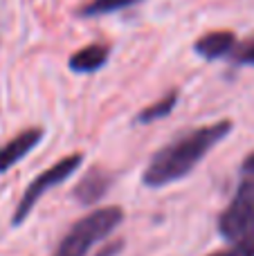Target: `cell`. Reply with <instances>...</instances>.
Instances as JSON below:
<instances>
[{
  "label": "cell",
  "mask_w": 254,
  "mask_h": 256,
  "mask_svg": "<svg viewBox=\"0 0 254 256\" xmlns=\"http://www.w3.org/2000/svg\"><path fill=\"white\" fill-rule=\"evenodd\" d=\"M43 140V128H27L0 146V173H7L16 162H20L38 142Z\"/></svg>",
  "instance_id": "obj_5"
},
{
  "label": "cell",
  "mask_w": 254,
  "mask_h": 256,
  "mask_svg": "<svg viewBox=\"0 0 254 256\" xmlns=\"http://www.w3.org/2000/svg\"><path fill=\"white\" fill-rule=\"evenodd\" d=\"M176 104H178V92L171 90L169 94H164L162 99H158L156 104H151V106H146L144 110H140V115L135 117V122H138V124H151V122H158V120H162V117L169 115V112L176 108Z\"/></svg>",
  "instance_id": "obj_9"
},
{
  "label": "cell",
  "mask_w": 254,
  "mask_h": 256,
  "mask_svg": "<svg viewBox=\"0 0 254 256\" xmlns=\"http://www.w3.org/2000/svg\"><path fill=\"white\" fill-rule=\"evenodd\" d=\"M234 45H236V36L232 32H210L202 38H198L194 43V50L196 54H200L202 58H210V61H216L220 56H228L232 54Z\"/></svg>",
  "instance_id": "obj_6"
},
{
  "label": "cell",
  "mask_w": 254,
  "mask_h": 256,
  "mask_svg": "<svg viewBox=\"0 0 254 256\" xmlns=\"http://www.w3.org/2000/svg\"><path fill=\"white\" fill-rule=\"evenodd\" d=\"M218 232L230 243H238L254 236V198L236 191L234 200L218 216Z\"/></svg>",
  "instance_id": "obj_4"
},
{
  "label": "cell",
  "mask_w": 254,
  "mask_h": 256,
  "mask_svg": "<svg viewBox=\"0 0 254 256\" xmlns=\"http://www.w3.org/2000/svg\"><path fill=\"white\" fill-rule=\"evenodd\" d=\"M108 54H110V50L106 48V45H86V48H81L79 52H74L70 56V70L72 72H81V74H86V72H94L99 70V68L106 66L108 61Z\"/></svg>",
  "instance_id": "obj_8"
},
{
  "label": "cell",
  "mask_w": 254,
  "mask_h": 256,
  "mask_svg": "<svg viewBox=\"0 0 254 256\" xmlns=\"http://www.w3.org/2000/svg\"><path fill=\"white\" fill-rule=\"evenodd\" d=\"M81 162H84V155L81 153L66 155V158L58 160L56 164L45 168L38 178H34V180L30 182V186L25 189V194L20 196V200H18V207L12 216V225H20V222L32 214V209L38 204V200L43 198L50 189H54V186L61 184V182H66L68 178L81 166Z\"/></svg>",
  "instance_id": "obj_3"
},
{
  "label": "cell",
  "mask_w": 254,
  "mask_h": 256,
  "mask_svg": "<svg viewBox=\"0 0 254 256\" xmlns=\"http://www.w3.org/2000/svg\"><path fill=\"white\" fill-rule=\"evenodd\" d=\"M124 250V240H112V243H108L104 250H99L97 256H117Z\"/></svg>",
  "instance_id": "obj_13"
},
{
  "label": "cell",
  "mask_w": 254,
  "mask_h": 256,
  "mask_svg": "<svg viewBox=\"0 0 254 256\" xmlns=\"http://www.w3.org/2000/svg\"><path fill=\"white\" fill-rule=\"evenodd\" d=\"M232 132V122L223 120L210 126H200L184 135L176 137L171 144L162 146L142 173V184L151 189H160L194 171L198 162L218 144L220 140Z\"/></svg>",
  "instance_id": "obj_1"
},
{
  "label": "cell",
  "mask_w": 254,
  "mask_h": 256,
  "mask_svg": "<svg viewBox=\"0 0 254 256\" xmlns=\"http://www.w3.org/2000/svg\"><path fill=\"white\" fill-rule=\"evenodd\" d=\"M210 256H254V236L246 240H238V243H232L228 250H220V252H214Z\"/></svg>",
  "instance_id": "obj_12"
},
{
  "label": "cell",
  "mask_w": 254,
  "mask_h": 256,
  "mask_svg": "<svg viewBox=\"0 0 254 256\" xmlns=\"http://www.w3.org/2000/svg\"><path fill=\"white\" fill-rule=\"evenodd\" d=\"M232 61L238 66H254V36L243 40L241 45H234L232 50Z\"/></svg>",
  "instance_id": "obj_11"
},
{
  "label": "cell",
  "mask_w": 254,
  "mask_h": 256,
  "mask_svg": "<svg viewBox=\"0 0 254 256\" xmlns=\"http://www.w3.org/2000/svg\"><path fill=\"white\" fill-rule=\"evenodd\" d=\"M108 186H110V176L102 168H92L84 176V180L76 184L74 198L81 204H94L97 200H102L106 196Z\"/></svg>",
  "instance_id": "obj_7"
},
{
  "label": "cell",
  "mask_w": 254,
  "mask_h": 256,
  "mask_svg": "<svg viewBox=\"0 0 254 256\" xmlns=\"http://www.w3.org/2000/svg\"><path fill=\"white\" fill-rule=\"evenodd\" d=\"M138 2H142V0H92L90 4H86L81 9V16H102V14L120 12V9L138 4Z\"/></svg>",
  "instance_id": "obj_10"
},
{
  "label": "cell",
  "mask_w": 254,
  "mask_h": 256,
  "mask_svg": "<svg viewBox=\"0 0 254 256\" xmlns=\"http://www.w3.org/2000/svg\"><path fill=\"white\" fill-rule=\"evenodd\" d=\"M124 220V212L120 207H102L84 216L72 225V230L63 236L52 256H86L88 250L108 234L117 230Z\"/></svg>",
  "instance_id": "obj_2"
},
{
  "label": "cell",
  "mask_w": 254,
  "mask_h": 256,
  "mask_svg": "<svg viewBox=\"0 0 254 256\" xmlns=\"http://www.w3.org/2000/svg\"><path fill=\"white\" fill-rule=\"evenodd\" d=\"M241 173L246 178H254V150L250 155H248L246 160H243V164H241Z\"/></svg>",
  "instance_id": "obj_14"
}]
</instances>
